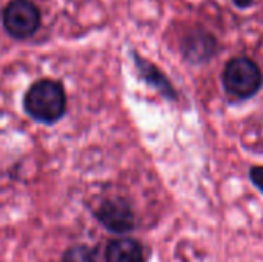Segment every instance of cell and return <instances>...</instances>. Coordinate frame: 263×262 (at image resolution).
I'll return each instance as SVG.
<instances>
[{
	"label": "cell",
	"instance_id": "6da1fadb",
	"mask_svg": "<svg viewBox=\"0 0 263 262\" xmlns=\"http://www.w3.org/2000/svg\"><path fill=\"white\" fill-rule=\"evenodd\" d=\"M23 108L34 120L51 125L60 120L66 111L65 90L55 80H39L26 91Z\"/></svg>",
	"mask_w": 263,
	"mask_h": 262
},
{
	"label": "cell",
	"instance_id": "7a4b0ae2",
	"mask_svg": "<svg viewBox=\"0 0 263 262\" xmlns=\"http://www.w3.org/2000/svg\"><path fill=\"white\" fill-rule=\"evenodd\" d=\"M223 85L230 94L247 99L259 91L262 85V73L253 60L247 57H236L225 66Z\"/></svg>",
	"mask_w": 263,
	"mask_h": 262
},
{
	"label": "cell",
	"instance_id": "3957f363",
	"mask_svg": "<svg viewBox=\"0 0 263 262\" xmlns=\"http://www.w3.org/2000/svg\"><path fill=\"white\" fill-rule=\"evenodd\" d=\"M2 20L11 37L25 40L39 29L40 11L31 0H11L2 14Z\"/></svg>",
	"mask_w": 263,
	"mask_h": 262
},
{
	"label": "cell",
	"instance_id": "277c9868",
	"mask_svg": "<svg viewBox=\"0 0 263 262\" xmlns=\"http://www.w3.org/2000/svg\"><path fill=\"white\" fill-rule=\"evenodd\" d=\"M99 222L114 233H126L134 229L136 219L131 205L122 198H111L103 201L96 210Z\"/></svg>",
	"mask_w": 263,
	"mask_h": 262
},
{
	"label": "cell",
	"instance_id": "5b68a950",
	"mask_svg": "<svg viewBox=\"0 0 263 262\" xmlns=\"http://www.w3.org/2000/svg\"><path fill=\"white\" fill-rule=\"evenodd\" d=\"M216 48H217L216 39L205 31H197L186 36L182 45L185 57L194 63L206 62L210 57L214 56Z\"/></svg>",
	"mask_w": 263,
	"mask_h": 262
},
{
	"label": "cell",
	"instance_id": "8992f818",
	"mask_svg": "<svg viewBox=\"0 0 263 262\" xmlns=\"http://www.w3.org/2000/svg\"><path fill=\"white\" fill-rule=\"evenodd\" d=\"M133 59H134L136 68L139 69L140 77H142L148 85H151V86H154L156 90H159L166 99L174 100V99L177 97L174 86L171 85V82L168 80V77H166L156 65H153V63L148 62L146 59L140 57L137 53L133 54Z\"/></svg>",
	"mask_w": 263,
	"mask_h": 262
},
{
	"label": "cell",
	"instance_id": "52a82bcc",
	"mask_svg": "<svg viewBox=\"0 0 263 262\" xmlns=\"http://www.w3.org/2000/svg\"><path fill=\"white\" fill-rule=\"evenodd\" d=\"M105 259L106 262H145V250L136 239H114L106 247Z\"/></svg>",
	"mask_w": 263,
	"mask_h": 262
},
{
	"label": "cell",
	"instance_id": "ba28073f",
	"mask_svg": "<svg viewBox=\"0 0 263 262\" xmlns=\"http://www.w3.org/2000/svg\"><path fill=\"white\" fill-rule=\"evenodd\" d=\"M62 262H97V253L88 246H72L63 253Z\"/></svg>",
	"mask_w": 263,
	"mask_h": 262
},
{
	"label": "cell",
	"instance_id": "9c48e42d",
	"mask_svg": "<svg viewBox=\"0 0 263 262\" xmlns=\"http://www.w3.org/2000/svg\"><path fill=\"white\" fill-rule=\"evenodd\" d=\"M250 176H251V181L257 185V188L263 191V167L251 168L250 170Z\"/></svg>",
	"mask_w": 263,
	"mask_h": 262
},
{
	"label": "cell",
	"instance_id": "30bf717a",
	"mask_svg": "<svg viewBox=\"0 0 263 262\" xmlns=\"http://www.w3.org/2000/svg\"><path fill=\"white\" fill-rule=\"evenodd\" d=\"M237 6H240V8H245V6H250L251 3H253V0H233Z\"/></svg>",
	"mask_w": 263,
	"mask_h": 262
}]
</instances>
